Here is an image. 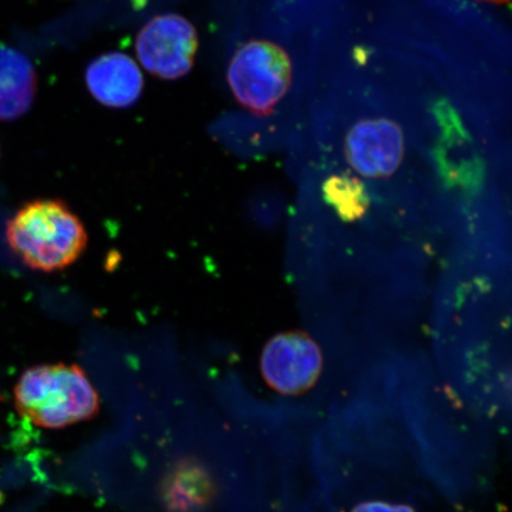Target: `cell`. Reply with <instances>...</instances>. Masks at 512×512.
Listing matches in <instances>:
<instances>
[{"label": "cell", "mask_w": 512, "mask_h": 512, "mask_svg": "<svg viewBox=\"0 0 512 512\" xmlns=\"http://www.w3.org/2000/svg\"><path fill=\"white\" fill-rule=\"evenodd\" d=\"M5 235L11 251L24 265L44 273L75 264L88 242L79 216L59 200L25 204L9 221Z\"/></svg>", "instance_id": "obj_1"}, {"label": "cell", "mask_w": 512, "mask_h": 512, "mask_svg": "<svg viewBox=\"0 0 512 512\" xmlns=\"http://www.w3.org/2000/svg\"><path fill=\"white\" fill-rule=\"evenodd\" d=\"M19 414L32 424L61 428L92 418L99 398L80 367L42 364L25 370L15 388Z\"/></svg>", "instance_id": "obj_2"}, {"label": "cell", "mask_w": 512, "mask_h": 512, "mask_svg": "<svg viewBox=\"0 0 512 512\" xmlns=\"http://www.w3.org/2000/svg\"><path fill=\"white\" fill-rule=\"evenodd\" d=\"M292 70L291 57L279 44L266 40L248 41L230 60L229 87L247 111L268 115L290 91Z\"/></svg>", "instance_id": "obj_3"}, {"label": "cell", "mask_w": 512, "mask_h": 512, "mask_svg": "<svg viewBox=\"0 0 512 512\" xmlns=\"http://www.w3.org/2000/svg\"><path fill=\"white\" fill-rule=\"evenodd\" d=\"M343 153L352 174L363 181L396 188L434 184L399 181L406 159V139L402 128L393 120L358 121L345 136Z\"/></svg>", "instance_id": "obj_4"}, {"label": "cell", "mask_w": 512, "mask_h": 512, "mask_svg": "<svg viewBox=\"0 0 512 512\" xmlns=\"http://www.w3.org/2000/svg\"><path fill=\"white\" fill-rule=\"evenodd\" d=\"M198 36L187 18L168 14L158 15L139 31L136 50L147 72L164 80H177L194 67Z\"/></svg>", "instance_id": "obj_5"}, {"label": "cell", "mask_w": 512, "mask_h": 512, "mask_svg": "<svg viewBox=\"0 0 512 512\" xmlns=\"http://www.w3.org/2000/svg\"><path fill=\"white\" fill-rule=\"evenodd\" d=\"M323 357L318 345L302 332L280 334L267 343L261 356L265 380L278 392L304 393L319 379Z\"/></svg>", "instance_id": "obj_6"}, {"label": "cell", "mask_w": 512, "mask_h": 512, "mask_svg": "<svg viewBox=\"0 0 512 512\" xmlns=\"http://www.w3.org/2000/svg\"><path fill=\"white\" fill-rule=\"evenodd\" d=\"M86 83L96 101L113 108L136 104L144 89L143 74L137 63L119 51L101 55L89 64Z\"/></svg>", "instance_id": "obj_7"}, {"label": "cell", "mask_w": 512, "mask_h": 512, "mask_svg": "<svg viewBox=\"0 0 512 512\" xmlns=\"http://www.w3.org/2000/svg\"><path fill=\"white\" fill-rule=\"evenodd\" d=\"M37 76L27 56L0 47V120L12 121L27 114L34 104Z\"/></svg>", "instance_id": "obj_8"}, {"label": "cell", "mask_w": 512, "mask_h": 512, "mask_svg": "<svg viewBox=\"0 0 512 512\" xmlns=\"http://www.w3.org/2000/svg\"><path fill=\"white\" fill-rule=\"evenodd\" d=\"M164 501L174 512L201 509L214 495L210 476L200 465L182 464L172 471L164 484Z\"/></svg>", "instance_id": "obj_9"}, {"label": "cell", "mask_w": 512, "mask_h": 512, "mask_svg": "<svg viewBox=\"0 0 512 512\" xmlns=\"http://www.w3.org/2000/svg\"><path fill=\"white\" fill-rule=\"evenodd\" d=\"M352 512H414V510L403 504L367 502L358 505Z\"/></svg>", "instance_id": "obj_10"}, {"label": "cell", "mask_w": 512, "mask_h": 512, "mask_svg": "<svg viewBox=\"0 0 512 512\" xmlns=\"http://www.w3.org/2000/svg\"><path fill=\"white\" fill-rule=\"evenodd\" d=\"M483 2L495 3V4H503L508 3L509 0H483Z\"/></svg>", "instance_id": "obj_11"}]
</instances>
